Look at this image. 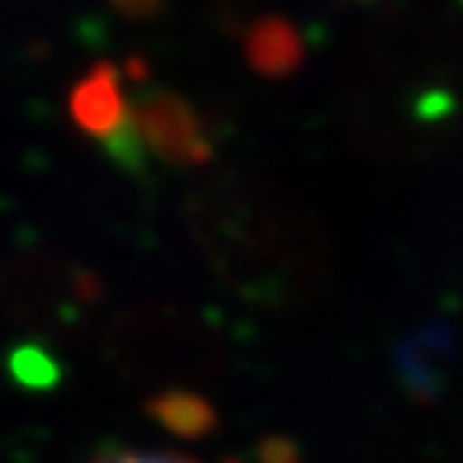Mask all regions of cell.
I'll return each instance as SVG.
<instances>
[{
	"label": "cell",
	"instance_id": "1",
	"mask_svg": "<svg viewBox=\"0 0 463 463\" xmlns=\"http://www.w3.org/2000/svg\"><path fill=\"white\" fill-rule=\"evenodd\" d=\"M7 297L23 312H74L94 306L100 280L80 264L52 254H29L7 274Z\"/></svg>",
	"mask_w": 463,
	"mask_h": 463
},
{
	"label": "cell",
	"instance_id": "7",
	"mask_svg": "<svg viewBox=\"0 0 463 463\" xmlns=\"http://www.w3.org/2000/svg\"><path fill=\"white\" fill-rule=\"evenodd\" d=\"M94 463H196L190 457L171 454V450H109Z\"/></svg>",
	"mask_w": 463,
	"mask_h": 463
},
{
	"label": "cell",
	"instance_id": "8",
	"mask_svg": "<svg viewBox=\"0 0 463 463\" xmlns=\"http://www.w3.org/2000/svg\"><path fill=\"white\" fill-rule=\"evenodd\" d=\"M109 10H113L116 16H123V20H152V16H158L161 10H165L167 0H107Z\"/></svg>",
	"mask_w": 463,
	"mask_h": 463
},
{
	"label": "cell",
	"instance_id": "3",
	"mask_svg": "<svg viewBox=\"0 0 463 463\" xmlns=\"http://www.w3.org/2000/svg\"><path fill=\"white\" fill-rule=\"evenodd\" d=\"M68 113L71 123L97 142H107L113 132L123 129L132 119V107L126 100L119 68L113 61H97L90 71L80 74L68 94Z\"/></svg>",
	"mask_w": 463,
	"mask_h": 463
},
{
	"label": "cell",
	"instance_id": "5",
	"mask_svg": "<svg viewBox=\"0 0 463 463\" xmlns=\"http://www.w3.org/2000/svg\"><path fill=\"white\" fill-rule=\"evenodd\" d=\"M100 145L107 148L109 161H113V165H119L123 171L138 174L145 167V142H142V136H138V129H136V119H129L123 129L113 132V136H109L107 142H100Z\"/></svg>",
	"mask_w": 463,
	"mask_h": 463
},
{
	"label": "cell",
	"instance_id": "4",
	"mask_svg": "<svg viewBox=\"0 0 463 463\" xmlns=\"http://www.w3.org/2000/svg\"><path fill=\"white\" fill-rule=\"evenodd\" d=\"M155 415L161 421H167L177 431H200L206 425V405L194 396H184V392H174V396H165L155 402Z\"/></svg>",
	"mask_w": 463,
	"mask_h": 463
},
{
	"label": "cell",
	"instance_id": "2",
	"mask_svg": "<svg viewBox=\"0 0 463 463\" xmlns=\"http://www.w3.org/2000/svg\"><path fill=\"white\" fill-rule=\"evenodd\" d=\"M132 119L145 148L167 165H200L210 158V142L196 109L171 90H152L132 107Z\"/></svg>",
	"mask_w": 463,
	"mask_h": 463
},
{
	"label": "cell",
	"instance_id": "6",
	"mask_svg": "<svg viewBox=\"0 0 463 463\" xmlns=\"http://www.w3.org/2000/svg\"><path fill=\"white\" fill-rule=\"evenodd\" d=\"M14 370L20 373V380L26 383H49L55 376V367L45 354H39L36 347H23L14 354Z\"/></svg>",
	"mask_w": 463,
	"mask_h": 463
}]
</instances>
